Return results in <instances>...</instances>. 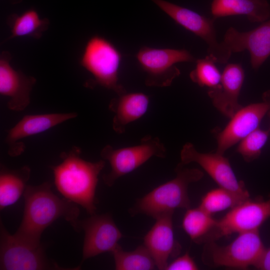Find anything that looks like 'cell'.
<instances>
[{"instance_id":"cell-20","label":"cell","mask_w":270,"mask_h":270,"mask_svg":"<svg viewBox=\"0 0 270 270\" xmlns=\"http://www.w3.org/2000/svg\"><path fill=\"white\" fill-rule=\"evenodd\" d=\"M212 18L242 15L252 22H263L270 18V4L267 0H212Z\"/></svg>"},{"instance_id":"cell-14","label":"cell","mask_w":270,"mask_h":270,"mask_svg":"<svg viewBox=\"0 0 270 270\" xmlns=\"http://www.w3.org/2000/svg\"><path fill=\"white\" fill-rule=\"evenodd\" d=\"M221 42L232 54L248 50L252 67L256 70L270 56V18L248 32H240L231 26Z\"/></svg>"},{"instance_id":"cell-26","label":"cell","mask_w":270,"mask_h":270,"mask_svg":"<svg viewBox=\"0 0 270 270\" xmlns=\"http://www.w3.org/2000/svg\"><path fill=\"white\" fill-rule=\"evenodd\" d=\"M196 67L190 72V80L200 87L208 89L218 87L220 82L222 74L216 65V61L210 55L196 59Z\"/></svg>"},{"instance_id":"cell-15","label":"cell","mask_w":270,"mask_h":270,"mask_svg":"<svg viewBox=\"0 0 270 270\" xmlns=\"http://www.w3.org/2000/svg\"><path fill=\"white\" fill-rule=\"evenodd\" d=\"M11 59L8 51L0 54V94L8 98L9 110L22 112L30 104V93L36 80L14 68Z\"/></svg>"},{"instance_id":"cell-10","label":"cell","mask_w":270,"mask_h":270,"mask_svg":"<svg viewBox=\"0 0 270 270\" xmlns=\"http://www.w3.org/2000/svg\"><path fill=\"white\" fill-rule=\"evenodd\" d=\"M151 0L177 24L202 38L208 46V54L216 63L228 62L232 54L218 40L214 18L164 0Z\"/></svg>"},{"instance_id":"cell-27","label":"cell","mask_w":270,"mask_h":270,"mask_svg":"<svg viewBox=\"0 0 270 270\" xmlns=\"http://www.w3.org/2000/svg\"><path fill=\"white\" fill-rule=\"evenodd\" d=\"M269 135L270 130L258 128L239 142L236 152L242 156L246 162L253 161L260 156Z\"/></svg>"},{"instance_id":"cell-2","label":"cell","mask_w":270,"mask_h":270,"mask_svg":"<svg viewBox=\"0 0 270 270\" xmlns=\"http://www.w3.org/2000/svg\"><path fill=\"white\" fill-rule=\"evenodd\" d=\"M80 150L74 146L63 152L62 162L51 166L54 184L64 198L80 205L90 214H95L96 190L105 161H87L80 157Z\"/></svg>"},{"instance_id":"cell-1","label":"cell","mask_w":270,"mask_h":270,"mask_svg":"<svg viewBox=\"0 0 270 270\" xmlns=\"http://www.w3.org/2000/svg\"><path fill=\"white\" fill-rule=\"evenodd\" d=\"M24 197L22 219L14 234L18 239L34 246L41 244L44 230L58 218H64L78 232L80 209L78 204L58 196L52 192L50 182L27 185Z\"/></svg>"},{"instance_id":"cell-30","label":"cell","mask_w":270,"mask_h":270,"mask_svg":"<svg viewBox=\"0 0 270 270\" xmlns=\"http://www.w3.org/2000/svg\"><path fill=\"white\" fill-rule=\"evenodd\" d=\"M22 0H12L13 4H16L20 2Z\"/></svg>"},{"instance_id":"cell-13","label":"cell","mask_w":270,"mask_h":270,"mask_svg":"<svg viewBox=\"0 0 270 270\" xmlns=\"http://www.w3.org/2000/svg\"><path fill=\"white\" fill-rule=\"evenodd\" d=\"M78 230L84 232L82 262L104 252H111L122 236L109 213L94 214L88 218L79 220Z\"/></svg>"},{"instance_id":"cell-29","label":"cell","mask_w":270,"mask_h":270,"mask_svg":"<svg viewBox=\"0 0 270 270\" xmlns=\"http://www.w3.org/2000/svg\"><path fill=\"white\" fill-rule=\"evenodd\" d=\"M262 270H270V247L265 248L260 259L254 266Z\"/></svg>"},{"instance_id":"cell-18","label":"cell","mask_w":270,"mask_h":270,"mask_svg":"<svg viewBox=\"0 0 270 270\" xmlns=\"http://www.w3.org/2000/svg\"><path fill=\"white\" fill-rule=\"evenodd\" d=\"M244 80L240 64H229L224 68L220 86L208 89V94L213 106L223 115L231 118L242 106L238 102Z\"/></svg>"},{"instance_id":"cell-25","label":"cell","mask_w":270,"mask_h":270,"mask_svg":"<svg viewBox=\"0 0 270 270\" xmlns=\"http://www.w3.org/2000/svg\"><path fill=\"white\" fill-rule=\"evenodd\" d=\"M249 198L219 187L208 192L202 197L199 206L212 214L228 208L231 209Z\"/></svg>"},{"instance_id":"cell-21","label":"cell","mask_w":270,"mask_h":270,"mask_svg":"<svg viewBox=\"0 0 270 270\" xmlns=\"http://www.w3.org/2000/svg\"><path fill=\"white\" fill-rule=\"evenodd\" d=\"M31 170L24 166L16 170L1 166L0 172V210L14 204L24 193Z\"/></svg>"},{"instance_id":"cell-24","label":"cell","mask_w":270,"mask_h":270,"mask_svg":"<svg viewBox=\"0 0 270 270\" xmlns=\"http://www.w3.org/2000/svg\"><path fill=\"white\" fill-rule=\"evenodd\" d=\"M216 220L200 206L187 209L182 226L194 242L199 244L202 238L214 226Z\"/></svg>"},{"instance_id":"cell-9","label":"cell","mask_w":270,"mask_h":270,"mask_svg":"<svg viewBox=\"0 0 270 270\" xmlns=\"http://www.w3.org/2000/svg\"><path fill=\"white\" fill-rule=\"evenodd\" d=\"M46 256L41 244L34 246L10 234L0 220V270H62Z\"/></svg>"},{"instance_id":"cell-6","label":"cell","mask_w":270,"mask_h":270,"mask_svg":"<svg viewBox=\"0 0 270 270\" xmlns=\"http://www.w3.org/2000/svg\"><path fill=\"white\" fill-rule=\"evenodd\" d=\"M166 150L158 137L146 136L139 144L116 148L108 144L101 150L100 156L110 166V172L103 176L104 184L112 186L120 178L134 170L152 156L164 158Z\"/></svg>"},{"instance_id":"cell-5","label":"cell","mask_w":270,"mask_h":270,"mask_svg":"<svg viewBox=\"0 0 270 270\" xmlns=\"http://www.w3.org/2000/svg\"><path fill=\"white\" fill-rule=\"evenodd\" d=\"M204 244L202 258L205 264L244 270L254 266L266 248L258 230L238 234L226 246L218 245L215 242Z\"/></svg>"},{"instance_id":"cell-22","label":"cell","mask_w":270,"mask_h":270,"mask_svg":"<svg viewBox=\"0 0 270 270\" xmlns=\"http://www.w3.org/2000/svg\"><path fill=\"white\" fill-rule=\"evenodd\" d=\"M10 35L4 42L18 37L28 36L40 38L48 28L49 20L42 18L34 8L25 10L20 14H12L6 19Z\"/></svg>"},{"instance_id":"cell-19","label":"cell","mask_w":270,"mask_h":270,"mask_svg":"<svg viewBox=\"0 0 270 270\" xmlns=\"http://www.w3.org/2000/svg\"><path fill=\"white\" fill-rule=\"evenodd\" d=\"M112 98L108 105L114 113L112 126L118 134L126 131V126L146 112L150 103L148 96L141 92H127Z\"/></svg>"},{"instance_id":"cell-23","label":"cell","mask_w":270,"mask_h":270,"mask_svg":"<svg viewBox=\"0 0 270 270\" xmlns=\"http://www.w3.org/2000/svg\"><path fill=\"white\" fill-rule=\"evenodd\" d=\"M116 270H152L156 268L146 248L141 245L134 250L124 251L118 244L111 252Z\"/></svg>"},{"instance_id":"cell-12","label":"cell","mask_w":270,"mask_h":270,"mask_svg":"<svg viewBox=\"0 0 270 270\" xmlns=\"http://www.w3.org/2000/svg\"><path fill=\"white\" fill-rule=\"evenodd\" d=\"M184 165L196 162L219 186L234 192L250 197L244 182L238 180L226 158L217 152H198L190 142L185 144L180 154Z\"/></svg>"},{"instance_id":"cell-17","label":"cell","mask_w":270,"mask_h":270,"mask_svg":"<svg viewBox=\"0 0 270 270\" xmlns=\"http://www.w3.org/2000/svg\"><path fill=\"white\" fill-rule=\"evenodd\" d=\"M173 214L167 213L156 219L155 224L144 237V244L160 270H166L169 258L178 254L181 249L174 238Z\"/></svg>"},{"instance_id":"cell-28","label":"cell","mask_w":270,"mask_h":270,"mask_svg":"<svg viewBox=\"0 0 270 270\" xmlns=\"http://www.w3.org/2000/svg\"><path fill=\"white\" fill-rule=\"evenodd\" d=\"M196 264L188 252L168 264L166 270H196Z\"/></svg>"},{"instance_id":"cell-7","label":"cell","mask_w":270,"mask_h":270,"mask_svg":"<svg viewBox=\"0 0 270 270\" xmlns=\"http://www.w3.org/2000/svg\"><path fill=\"white\" fill-rule=\"evenodd\" d=\"M138 62L145 72L148 86L167 87L180 74L176 66L179 62H195L196 58L185 49L156 48L142 46L136 54Z\"/></svg>"},{"instance_id":"cell-16","label":"cell","mask_w":270,"mask_h":270,"mask_svg":"<svg viewBox=\"0 0 270 270\" xmlns=\"http://www.w3.org/2000/svg\"><path fill=\"white\" fill-rule=\"evenodd\" d=\"M77 116L75 112L24 116L8 132L6 142L8 154L12 156H19L24 149L20 140L46 132Z\"/></svg>"},{"instance_id":"cell-8","label":"cell","mask_w":270,"mask_h":270,"mask_svg":"<svg viewBox=\"0 0 270 270\" xmlns=\"http://www.w3.org/2000/svg\"><path fill=\"white\" fill-rule=\"evenodd\" d=\"M270 218V195L266 200L250 198L231 208L224 216L216 220L214 226L199 244L215 242L234 233L240 234L258 230Z\"/></svg>"},{"instance_id":"cell-4","label":"cell","mask_w":270,"mask_h":270,"mask_svg":"<svg viewBox=\"0 0 270 270\" xmlns=\"http://www.w3.org/2000/svg\"><path fill=\"white\" fill-rule=\"evenodd\" d=\"M122 58L120 52L112 42L94 35L87 40L80 64L92 76L93 86H100L120 95L127 92L119 80Z\"/></svg>"},{"instance_id":"cell-11","label":"cell","mask_w":270,"mask_h":270,"mask_svg":"<svg viewBox=\"0 0 270 270\" xmlns=\"http://www.w3.org/2000/svg\"><path fill=\"white\" fill-rule=\"evenodd\" d=\"M269 111L270 90L264 93L262 102L242 106L230 118L224 129L216 136V152L224 154L226 150L258 128L262 120Z\"/></svg>"},{"instance_id":"cell-3","label":"cell","mask_w":270,"mask_h":270,"mask_svg":"<svg viewBox=\"0 0 270 270\" xmlns=\"http://www.w3.org/2000/svg\"><path fill=\"white\" fill-rule=\"evenodd\" d=\"M181 162L176 168V177L154 188L137 200L129 212L132 216L144 214L156 219L177 208H190L188 189L190 183L200 180L204 173L198 168H184Z\"/></svg>"}]
</instances>
